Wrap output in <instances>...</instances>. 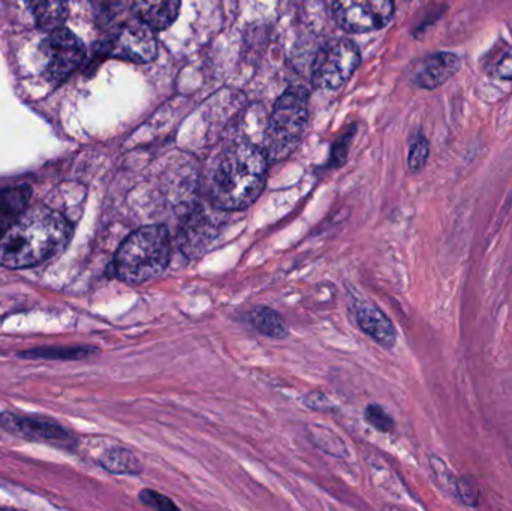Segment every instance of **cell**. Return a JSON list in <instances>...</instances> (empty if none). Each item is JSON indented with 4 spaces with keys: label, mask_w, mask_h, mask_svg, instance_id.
<instances>
[{
    "label": "cell",
    "mask_w": 512,
    "mask_h": 511,
    "mask_svg": "<svg viewBox=\"0 0 512 511\" xmlns=\"http://www.w3.org/2000/svg\"><path fill=\"white\" fill-rule=\"evenodd\" d=\"M460 59L453 53H435L421 60L414 81L423 89H436L459 72Z\"/></svg>",
    "instance_id": "obj_10"
},
{
    "label": "cell",
    "mask_w": 512,
    "mask_h": 511,
    "mask_svg": "<svg viewBox=\"0 0 512 511\" xmlns=\"http://www.w3.org/2000/svg\"><path fill=\"white\" fill-rule=\"evenodd\" d=\"M140 503L144 504L150 509L158 511H173L179 510V507L174 504L173 500L165 497V495L159 494V492L152 491V489H144L140 492Z\"/></svg>",
    "instance_id": "obj_20"
},
{
    "label": "cell",
    "mask_w": 512,
    "mask_h": 511,
    "mask_svg": "<svg viewBox=\"0 0 512 511\" xmlns=\"http://www.w3.org/2000/svg\"><path fill=\"white\" fill-rule=\"evenodd\" d=\"M268 158L264 149L243 143L222 155L213 174L210 197L218 209L240 212L258 200L267 182Z\"/></svg>",
    "instance_id": "obj_2"
},
{
    "label": "cell",
    "mask_w": 512,
    "mask_h": 511,
    "mask_svg": "<svg viewBox=\"0 0 512 511\" xmlns=\"http://www.w3.org/2000/svg\"><path fill=\"white\" fill-rule=\"evenodd\" d=\"M429 143L426 138L420 137L411 147V153H409V168L414 173L421 171L426 165L427 158H429Z\"/></svg>",
    "instance_id": "obj_21"
},
{
    "label": "cell",
    "mask_w": 512,
    "mask_h": 511,
    "mask_svg": "<svg viewBox=\"0 0 512 511\" xmlns=\"http://www.w3.org/2000/svg\"><path fill=\"white\" fill-rule=\"evenodd\" d=\"M99 462L108 473L119 474V476H138L143 471V465L137 455L123 447L108 450L101 456Z\"/></svg>",
    "instance_id": "obj_15"
},
{
    "label": "cell",
    "mask_w": 512,
    "mask_h": 511,
    "mask_svg": "<svg viewBox=\"0 0 512 511\" xmlns=\"http://www.w3.org/2000/svg\"><path fill=\"white\" fill-rule=\"evenodd\" d=\"M502 80H512V56L504 57L496 68Z\"/></svg>",
    "instance_id": "obj_23"
},
{
    "label": "cell",
    "mask_w": 512,
    "mask_h": 511,
    "mask_svg": "<svg viewBox=\"0 0 512 511\" xmlns=\"http://www.w3.org/2000/svg\"><path fill=\"white\" fill-rule=\"evenodd\" d=\"M360 51L348 39L328 42L313 65V83L322 89H339L360 65Z\"/></svg>",
    "instance_id": "obj_5"
},
{
    "label": "cell",
    "mask_w": 512,
    "mask_h": 511,
    "mask_svg": "<svg viewBox=\"0 0 512 511\" xmlns=\"http://www.w3.org/2000/svg\"><path fill=\"white\" fill-rule=\"evenodd\" d=\"M149 24L137 20L122 24L105 44V53L116 59L149 63L158 56V42Z\"/></svg>",
    "instance_id": "obj_7"
},
{
    "label": "cell",
    "mask_w": 512,
    "mask_h": 511,
    "mask_svg": "<svg viewBox=\"0 0 512 511\" xmlns=\"http://www.w3.org/2000/svg\"><path fill=\"white\" fill-rule=\"evenodd\" d=\"M95 347H51L36 348L18 354L21 359H47V360H80L98 353Z\"/></svg>",
    "instance_id": "obj_17"
},
{
    "label": "cell",
    "mask_w": 512,
    "mask_h": 511,
    "mask_svg": "<svg viewBox=\"0 0 512 511\" xmlns=\"http://www.w3.org/2000/svg\"><path fill=\"white\" fill-rule=\"evenodd\" d=\"M310 438L318 449L328 453V455L336 456V458H343V456L348 455L343 441L333 432L322 429L321 426L310 429Z\"/></svg>",
    "instance_id": "obj_18"
},
{
    "label": "cell",
    "mask_w": 512,
    "mask_h": 511,
    "mask_svg": "<svg viewBox=\"0 0 512 511\" xmlns=\"http://www.w3.org/2000/svg\"><path fill=\"white\" fill-rule=\"evenodd\" d=\"M32 189L27 185L14 186L0 192V239L27 210Z\"/></svg>",
    "instance_id": "obj_13"
},
{
    "label": "cell",
    "mask_w": 512,
    "mask_h": 511,
    "mask_svg": "<svg viewBox=\"0 0 512 511\" xmlns=\"http://www.w3.org/2000/svg\"><path fill=\"white\" fill-rule=\"evenodd\" d=\"M357 323L367 336L381 347L393 348L397 335L390 318L375 306H361L357 311Z\"/></svg>",
    "instance_id": "obj_11"
},
{
    "label": "cell",
    "mask_w": 512,
    "mask_h": 511,
    "mask_svg": "<svg viewBox=\"0 0 512 511\" xmlns=\"http://www.w3.org/2000/svg\"><path fill=\"white\" fill-rule=\"evenodd\" d=\"M304 404L307 407L312 408V410L316 411H331L333 410V402L327 398V396L322 395V393H310L304 398Z\"/></svg>",
    "instance_id": "obj_22"
},
{
    "label": "cell",
    "mask_w": 512,
    "mask_h": 511,
    "mask_svg": "<svg viewBox=\"0 0 512 511\" xmlns=\"http://www.w3.org/2000/svg\"><path fill=\"white\" fill-rule=\"evenodd\" d=\"M0 425L5 431L27 440L48 441V443H63L71 440V434L63 426L44 417L3 413L0 416Z\"/></svg>",
    "instance_id": "obj_9"
},
{
    "label": "cell",
    "mask_w": 512,
    "mask_h": 511,
    "mask_svg": "<svg viewBox=\"0 0 512 511\" xmlns=\"http://www.w3.org/2000/svg\"><path fill=\"white\" fill-rule=\"evenodd\" d=\"M68 2L69 0H27L36 24L48 32L65 24Z\"/></svg>",
    "instance_id": "obj_14"
},
{
    "label": "cell",
    "mask_w": 512,
    "mask_h": 511,
    "mask_svg": "<svg viewBox=\"0 0 512 511\" xmlns=\"http://www.w3.org/2000/svg\"><path fill=\"white\" fill-rule=\"evenodd\" d=\"M41 50L47 62L45 72L54 83L65 81L86 59L83 41L63 26L50 30V35L42 42Z\"/></svg>",
    "instance_id": "obj_6"
},
{
    "label": "cell",
    "mask_w": 512,
    "mask_h": 511,
    "mask_svg": "<svg viewBox=\"0 0 512 511\" xmlns=\"http://www.w3.org/2000/svg\"><path fill=\"white\" fill-rule=\"evenodd\" d=\"M307 125V95L303 89L286 90L274 105L264 138V152L270 161H282L295 152Z\"/></svg>",
    "instance_id": "obj_4"
},
{
    "label": "cell",
    "mask_w": 512,
    "mask_h": 511,
    "mask_svg": "<svg viewBox=\"0 0 512 511\" xmlns=\"http://www.w3.org/2000/svg\"><path fill=\"white\" fill-rule=\"evenodd\" d=\"M252 326L262 335L271 339H285L289 335L288 326L285 320L280 317L279 312L267 306H259L251 312L249 317Z\"/></svg>",
    "instance_id": "obj_16"
},
{
    "label": "cell",
    "mask_w": 512,
    "mask_h": 511,
    "mask_svg": "<svg viewBox=\"0 0 512 511\" xmlns=\"http://www.w3.org/2000/svg\"><path fill=\"white\" fill-rule=\"evenodd\" d=\"M170 231L164 225H149L126 237L114 258V275L129 285L158 278L170 266Z\"/></svg>",
    "instance_id": "obj_3"
},
{
    "label": "cell",
    "mask_w": 512,
    "mask_h": 511,
    "mask_svg": "<svg viewBox=\"0 0 512 511\" xmlns=\"http://www.w3.org/2000/svg\"><path fill=\"white\" fill-rule=\"evenodd\" d=\"M71 239V224L48 207L27 209L0 239V266L27 269L59 254Z\"/></svg>",
    "instance_id": "obj_1"
},
{
    "label": "cell",
    "mask_w": 512,
    "mask_h": 511,
    "mask_svg": "<svg viewBox=\"0 0 512 511\" xmlns=\"http://www.w3.org/2000/svg\"><path fill=\"white\" fill-rule=\"evenodd\" d=\"M182 0H135L137 18L152 29H167L179 15Z\"/></svg>",
    "instance_id": "obj_12"
},
{
    "label": "cell",
    "mask_w": 512,
    "mask_h": 511,
    "mask_svg": "<svg viewBox=\"0 0 512 511\" xmlns=\"http://www.w3.org/2000/svg\"><path fill=\"white\" fill-rule=\"evenodd\" d=\"M364 419H366V422L369 423L372 428H375L376 431L384 432V434L393 431L394 420L391 419L390 414H388L384 408L379 407V405H367L366 411H364Z\"/></svg>",
    "instance_id": "obj_19"
},
{
    "label": "cell",
    "mask_w": 512,
    "mask_h": 511,
    "mask_svg": "<svg viewBox=\"0 0 512 511\" xmlns=\"http://www.w3.org/2000/svg\"><path fill=\"white\" fill-rule=\"evenodd\" d=\"M393 11V0H334L337 23L352 33L382 29L393 17Z\"/></svg>",
    "instance_id": "obj_8"
}]
</instances>
